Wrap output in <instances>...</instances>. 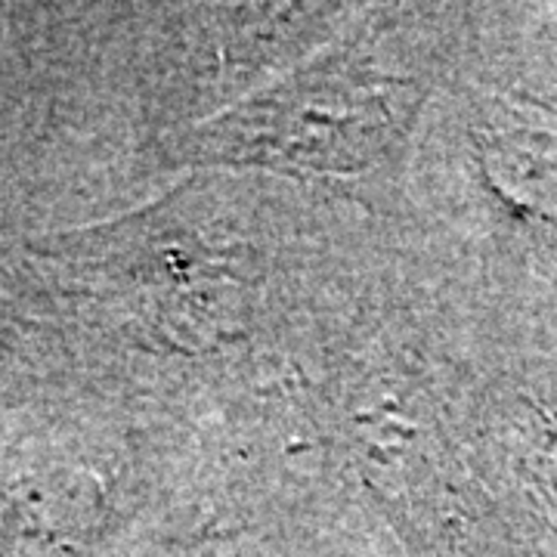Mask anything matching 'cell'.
I'll return each mask as SVG.
<instances>
[{
	"label": "cell",
	"mask_w": 557,
	"mask_h": 557,
	"mask_svg": "<svg viewBox=\"0 0 557 557\" xmlns=\"http://www.w3.org/2000/svg\"><path fill=\"white\" fill-rule=\"evenodd\" d=\"M490 171L502 196L530 214L557 220V137L555 134H508L498 139Z\"/></svg>",
	"instance_id": "cell-2"
},
{
	"label": "cell",
	"mask_w": 557,
	"mask_h": 557,
	"mask_svg": "<svg viewBox=\"0 0 557 557\" xmlns=\"http://www.w3.org/2000/svg\"><path fill=\"white\" fill-rule=\"evenodd\" d=\"M399 87L335 60L199 127L201 159L350 174L379 159L399 134Z\"/></svg>",
	"instance_id": "cell-1"
}]
</instances>
